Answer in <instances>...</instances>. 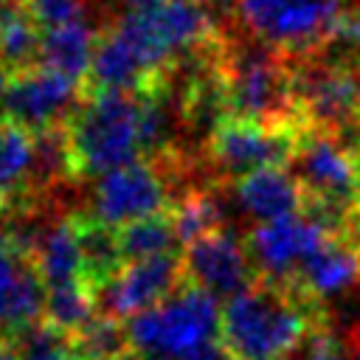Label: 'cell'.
<instances>
[{
  "label": "cell",
  "mask_w": 360,
  "mask_h": 360,
  "mask_svg": "<svg viewBox=\"0 0 360 360\" xmlns=\"http://www.w3.org/2000/svg\"><path fill=\"white\" fill-rule=\"evenodd\" d=\"M17 360H84L70 332L51 321H37L11 338Z\"/></svg>",
  "instance_id": "25"
},
{
  "label": "cell",
  "mask_w": 360,
  "mask_h": 360,
  "mask_svg": "<svg viewBox=\"0 0 360 360\" xmlns=\"http://www.w3.org/2000/svg\"><path fill=\"white\" fill-rule=\"evenodd\" d=\"M25 6L34 11V17L42 25L68 22V20H76V17L87 14L84 0H25Z\"/></svg>",
  "instance_id": "27"
},
{
  "label": "cell",
  "mask_w": 360,
  "mask_h": 360,
  "mask_svg": "<svg viewBox=\"0 0 360 360\" xmlns=\"http://www.w3.org/2000/svg\"><path fill=\"white\" fill-rule=\"evenodd\" d=\"M290 172L304 186L307 197L349 208L357 205V163L335 135L304 127L290 160Z\"/></svg>",
  "instance_id": "11"
},
{
  "label": "cell",
  "mask_w": 360,
  "mask_h": 360,
  "mask_svg": "<svg viewBox=\"0 0 360 360\" xmlns=\"http://www.w3.org/2000/svg\"><path fill=\"white\" fill-rule=\"evenodd\" d=\"M76 177H98L143 155L141 93L90 90L65 124Z\"/></svg>",
  "instance_id": "3"
},
{
  "label": "cell",
  "mask_w": 360,
  "mask_h": 360,
  "mask_svg": "<svg viewBox=\"0 0 360 360\" xmlns=\"http://www.w3.org/2000/svg\"><path fill=\"white\" fill-rule=\"evenodd\" d=\"M6 87H8V73L0 68V118H3V101H6Z\"/></svg>",
  "instance_id": "31"
},
{
  "label": "cell",
  "mask_w": 360,
  "mask_h": 360,
  "mask_svg": "<svg viewBox=\"0 0 360 360\" xmlns=\"http://www.w3.org/2000/svg\"><path fill=\"white\" fill-rule=\"evenodd\" d=\"M360 281V248L346 236L329 233L298 267L290 284L301 287L318 301L346 292Z\"/></svg>",
  "instance_id": "16"
},
{
  "label": "cell",
  "mask_w": 360,
  "mask_h": 360,
  "mask_svg": "<svg viewBox=\"0 0 360 360\" xmlns=\"http://www.w3.org/2000/svg\"><path fill=\"white\" fill-rule=\"evenodd\" d=\"M73 340L84 360H121L132 352L127 323L107 312H96L82 329L73 332Z\"/></svg>",
  "instance_id": "24"
},
{
  "label": "cell",
  "mask_w": 360,
  "mask_h": 360,
  "mask_svg": "<svg viewBox=\"0 0 360 360\" xmlns=\"http://www.w3.org/2000/svg\"><path fill=\"white\" fill-rule=\"evenodd\" d=\"M194 3H200L211 17H217V14H222V11H228V8L236 6V0H194Z\"/></svg>",
  "instance_id": "30"
},
{
  "label": "cell",
  "mask_w": 360,
  "mask_h": 360,
  "mask_svg": "<svg viewBox=\"0 0 360 360\" xmlns=\"http://www.w3.org/2000/svg\"><path fill=\"white\" fill-rule=\"evenodd\" d=\"M292 84L304 127L329 132L338 141L349 129H360L357 62L315 51L309 56L292 59Z\"/></svg>",
  "instance_id": "7"
},
{
  "label": "cell",
  "mask_w": 360,
  "mask_h": 360,
  "mask_svg": "<svg viewBox=\"0 0 360 360\" xmlns=\"http://www.w3.org/2000/svg\"><path fill=\"white\" fill-rule=\"evenodd\" d=\"M219 70L231 118H245L270 127H304L292 59L250 37L219 45Z\"/></svg>",
  "instance_id": "2"
},
{
  "label": "cell",
  "mask_w": 360,
  "mask_h": 360,
  "mask_svg": "<svg viewBox=\"0 0 360 360\" xmlns=\"http://www.w3.org/2000/svg\"><path fill=\"white\" fill-rule=\"evenodd\" d=\"M31 262H34L45 290L84 281L76 217H53L45 225V231H42V236L31 253Z\"/></svg>",
  "instance_id": "18"
},
{
  "label": "cell",
  "mask_w": 360,
  "mask_h": 360,
  "mask_svg": "<svg viewBox=\"0 0 360 360\" xmlns=\"http://www.w3.org/2000/svg\"><path fill=\"white\" fill-rule=\"evenodd\" d=\"M96 312H98L96 292L84 281L65 284V287H51L48 295H45V321H51L53 326H59L70 335L76 329H82Z\"/></svg>",
  "instance_id": "26"
},
{
  "label": "cell",
  "mask_w": 360,
  "mask_h": 360,
  "mask_svg": "<svg viewBox=\"0 0 360 360\" xmlns=\"http://www.w3.org/2000/svg\"><path fill=\"white\" fill-rule=\"evenodd\" d=\"M98 37L101 34L96 28V20H90L87 14H82L76 20H68V22L45 25L39 65L53 68V70H59V73H65L70 79L87 82Z\"/></svg>",
  "instance_id": "17"
},
{
  "label": "cell",
  "mask_w": 360,
  "mask_h": 360,
  "mask_svg": "<svg viewBox=\"0 0 360 360\" xmlns=\"http://www.w3.org/2000/svg\"><path fill=\"white\" fill-rule=\"evenodd\" d=\"M183 284H186L183 250L138 259V262H127L110 284L96 290V304L98 312L115 318H132L143 309L158 307Z\"/></svg>",
  "instance_id": "12"
},
{
  "label": "cell",
  "mask_w": 360,
  "mask_h": 360,
  "mask_svg": "<svg viewBox=\"0 0 360 360\" xmlns=\"http://www.w3.org/2000/svg\"><path fill=\"white\" fill-rule=\"evenodd\" d=\"M188 360H233L231 354H228V349L217 340V343H211V346H205V349H200L197 354H191Z\"/></svg>",
  "instance_id": "29"
},
{
  "label": "cell",
  "mask_w": 360,
  "mask_h": 360,
  "mask_svg": "<svg viewBox=\"0 0 360 360\" xmlns=\"http://www.w3.org/2000/svg\"><path fill=\"white\" fill-rule=\"evenodd\" d=\"M219 301L186 281L166 301L127 321L129 349L141 360H188L219 340Z\"/></svg>",
  "instance_id": "4"
},
{
  "label": "cell",
  "mask_w": 360,
  "mask_h": 360,
  "mask_svg": "<svg viewBox=\"0 0 360 360\" xmlns=\"http://www.w3.org/2000/svg\"><path fill=\"white\" fill-rule=\"evenodd\" d=\"M121 360H141V357H138V354H135V352H129V354H124V357H121Z\"/></svg>",
  "instance_id": "32"
},
{
  "label": "cell",
  "mask_w": 360,
  "mask_h": 360,
  "mask_svg": "<svg viewBox=\"0 0 360 360\" xmlns=\"http://www.w3.org/2000/svg\"><path fill=\"white\" fill-rule=\"evenodd\" d=\"M329 233L304 214H290L270 222H256L248 233V253L259 278L290 284L304 264V259L326 239Z\"/></svg>",
  "instance_id": "13"
},
{
  "label": "cell",
  "mask_w": 360,
  "mask_h": 360,
  "mask_svg": "<svg viewBox=\"0 0 360 360\" xmlns=\"http://www.w3.org/2000/svg\"><path fill=\"white\" fill-rule=\"evenodd\" d=\"M42 31L45 25L22 0L0 3V68L6 73H20L39 65Z\"/></svg>",
  "instance_id": "20"
},
{
  "label": "cell",
  "mask_w": 360,
  "mask_h": 360,
  "mask_svg": "<svg viewBox=\"0 0 360 360\" xmlns=\"http://www.w3.org/2000/svg\"><path fill=\"white\" fill-rule=\"evenodd\" d=\"M183 267H186V281L211 292L217 301L236 298L259 278L245 236L228 225L186 245Z\"/></svg>",
  "instance_id": "10"
},
{
  "label": "cell",
  "mask_w": 360,
  "mask_h": 360,
  "mask_svg": "<svg viewBox=\"0 0 360 360\" xmlns=\"http://www.w3.org/2000/svg\"><path fill=\"white\" fill-rule=\"evenodd\" d=\"M31 158L34 132L0 118V211L31 202Z\"/></svg>",
  "instance_id": "19"
},
{
  "label": "cell",
  "mask_w": 360,
  "mask_h": 360,
  "mask_svg": "<svg viewBox=\"0 0 360 360\" xmlns=\"http://www.w3.org/2000/svg\"><path fill=\"white\" fill-rule=\"evenodd\" d=\"M231 186H233V197L239 208L253 219V225L281 219L290 214H301L304 200H307L304 186L287 166H270V169L250 172Z\"/></svg>",
  "instance_id": "15"
},
{
  "label": "cell",
  "mask_w": 360,
  "mask_h": 360,
  "mask_svg": "<svg viewBox=\"0 0 360 360\" xmlns=\"http://www.w3.org/2000/svg\"><path fill=\"white\" fill-rule=\"evenodd\" d=\"M343 6L346 0H236L233 11L253 39L301 59L332 42Z\"/></svg>",
  "instance_id": "6"
},
{
  "label": "cell",
  "mask_w": 360,
  "mask_h": 360,
  "mask_svg": "<svg viewBox=\"0 0 360 360\" xmlns=\"http://www.w3.org/2000/svg\"><path fill=\"white\" fill-rule=\"evenodd\" d=\"M301 129L304 127H270L228 115L208 138L205 163L217 180L228 183H236L259 169L287 166L298 146Z\"/></svg>",
  "instance_id": "8"
},
{
  "label": "cell",
  "mask_w": 360,
  "mask_h": 360,
  "mask_svg": "<svg viewBox=\"0 0 360 360\" xmlns=\"http://www.w3.org/2000/svg\"><path fill=\"white\" fill-rule=\"evenodd\" d=\"M323 301L295 284L256 278L225 301L219 343L233 360H290L304 340L323 332Z\"/></svg>",
  "instance_id": "1"
},
{
  "label": "cell",
  "mask_w": 360,
  "mask_h": 360,
  "mask_svg": "<svg viewBox=\"0 0 360 360\" xmlns=\"http://www.w3.org/2000/svg\"><path fill=\"white\" fill-rule=\"evenodd\" d=\"M115 231H118V245H121L124 262H138V259H152V256L183 250L174 219L169 211L129 222V225L115 228Z\"/></svg>",
  "instance_id": "22"
},
{
  "label": "cell",
  "mask_w": 360,
  "mask_h": 360,
  "mask_svg": "<svg viewBox=\"0 0 360 360\" xmlns=\"http://www.w3.org/2000/svg\"><path fill=\"white\" fill-rule=\"evenodd\" d=\"M45 284L0 222V338H14L45 315Z\"/></svg>",
  "instance_id": "14"
},
{
  "label": "cell",
  "mask_w": 360,
  "mask_h": 360,
  "mask_svg": "<svg viewBox=\"0 0 360 360\" xmlns=\"http://www.w3.org/2000/svg\"><path fill=\"white\" fill-rule=\"evenodd\" d=\"M180 197L183 188L169 158H138L96 177L87 217L110 228H124L169 211Z\"/></svg>",
  "instance_id": "5"
},
{
  "label": "cell",
  "mask_w": 360,
  "mask_h": 360,
  "mask_svg": "<svg viewBox=\"0 0 360 360\" xmlns=\"http://www.w3.org/2000/svg\"><path fill=\"white\" fill-rule=\"evenodd\" d=\"M172 219H174V228H177V236H180V245H191L194 239L217 231L225 225L222 219V208L217 202V197L200 186V188H191L186 191L172 208H169Z\"/></svg>",
  "instance_id": "23"
},
{
  "label": "cell",
  "mask_w": 360,
  "mask_h": 360,
  "mask_svg": "<svg viewBox=\"0 0 360 360\" xmlns=\"http://www.w3.org/2000/svg\"><path fill=\"white\" fill-rule=\"evenodd\" d=\"M309 360H360V343L346 346L335 338H329L326 332H321L312 340V354Z\"/></svg>",
  "instance_id": "28"
},
{
  "label": "cell",
  "mask_w": 360,
  "mask_h": 360,
  "mask_svg": "<svg viewBox=\"0 0 360 360\" xmlns=\"http://www.w3.org/2000/svg\"><path fill=\"white\" fill-rule=\"evenodd\" d=\"M76 217V233H79V250H82V267H84V281L96 290L110 284L124 262L121 245H118V231L87 217V214H73Z\"/></svg>",
  "instance_id": "21"
},
{
  "label": "cell",
  "mask_w": 360,
  "mask_h": 360,
  "mask_svg": "<svg viewBox=\"0 0 360 360\" xmlns=\"http://www.w3.org/2000/svg\"><path fill=\"white\" fill-rule=\"evenodd\" d=\"M84 96H87L84 82L70 79L45 65H34L20 73H8L3 118L31 132L65 127L84 101Z\"/></svg>",
  "instance_id": "9"
}]
</instances>
